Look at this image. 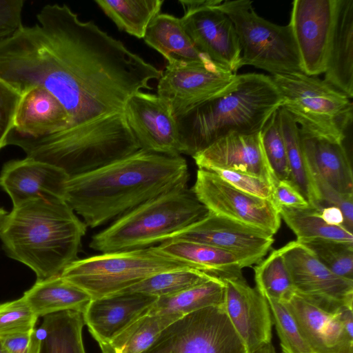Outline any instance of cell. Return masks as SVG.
I'll return each mask as SVG.
<instances>
[{
    "mask_svg": "<svg viewBox=\"0 0 353 353\" xmlns=\"http://www.w3.org/2000/svg\"><path fill=\"white\" fill-rule=\"evenodd\" d=\"M37 23L0 40V78L21 94L42 86L67 111L68 129L123 112L161 72L67 5L44 6ZM67 130V129H66Z\"/></svg>",
    "mask_w": 353,
    "mask_h": 353,
    "instance_id": "1",
    "label": "cell"
},
{
    "mask_svg": "<svg viewBox=\"0 0 353 353\" xmlns=\"http://www.w3.org/2000/svg\"><path fill=\"white\" fill-rule=\"evenodd\" d=\"M186 161L139 150L94 170L69 178L64 199L92 228L116 220L139 205L187 187Z\"/></svg>",
    "mask_w": 353,
    "mask_h": 353,
    "instance_id": "2",
    "label": "cell"
},
{
    "mask_svg": "<svg viewBox=\"0 0 353 353\" xmlns=\"http://www.w3.org/2000/svg\"><path fill=\"white\" fill-rule=\"evenodd\" d=\"M86 228L65 199L39 198L7 212L0 239L7 255L30 268L39 281L60 275L77 259Z\"/></svg>",
    "mask_w": 353,
    "mask_h": 353,
    "instance_id": "3",
    "label": "cell"
},
{
    "mask_svg": "<svg viewBox=\"0 0 353 353\" xmlns=\"http://www.w3.org/2000/svg\"><path fill=\"white\" fill-rule=\"evenodd\" d=\"M282 102L270 76L236 74L224 90L176 117L183 154L192 157L232 132H260Z\"/></svg>",
    "mask_w": 353,
    "mask_h": 353,
    "instance_id": "4",
    "label": "cell"
},
{
    "mask_svg": "<svg viewBox=\"0 0 353 353\" xmlns=\"http://www.w3.org/2000/svg\"><path fill=\"white\" fill-rule=\"evenodd\" d=\"M15 145L26 157L56 165L70 177L94 170L140 150L123 112Z\"/></svg>",
    "mask_w": 353,
    "mask_h": 353,
    "instance_id": "5",
    "label": "cell"
},
{
    "mask_svg": "<svg viewBox=\"0 0 353 353\" xmlns=\"http://www.w3.org/2000/svg\"><path fill=\"white\" fill-rule=\"evenodd\" d=\"M208 210L188 187L154 198L93 235L90 248L101 253L159 244L204 218Z\"/></svg>",
    "mask_w": 353,
    "mask_h": 353,
    "instance_id": "6",
    "label": "cell"
},
{
    "mask_svg": "<svg viewBox=\"0 0 353 353\" xmlns=\"http://www.w3.org/2000/svg\"><path fill=\"white\" fill-rule=\"evenodd\" d=\"M183 268H194L156 245L77 259L61 276L95 299L120 293L156 274Z\"/></svg>",
    "mask_w": 353,
    "mask_h": 353,
    "instance_id": "7",
    "label": "cell"
},
{
    "mask_svg": "<svg viewBox=\"0 0 353 353\" xmlns=\"http://www.w3.org/2000/svg\"><path fill=\"white\" fill-rule=\"evenodd\" d=\"M271 77L281 96V107L300 128L344 141L352 122L351 98L316 76L295 73Z\"/></svg>",
    "mask_w": 353,
    "mask_h": 353,
    "instance_id": "8",
    "label": "cell"
},
{
    "mask_svg": "<svg viewBox=\"0 0 353 353\" xmlns=\"http://www.w3.org/2000/svg\"><path fill=\"white\" fill-rule=\"evenodd\" d=\"M218 7L237 33L241 49L239 68L252 65L272 75L303 73L289 24L279 26L259 16L249 0L222 1Z\"/></svg>",
    "mask_w": 353,
    "mask_h": 353,
    "instance_id": "9",
    "label": "cell"
},
{
    "mask_svg": "<svg viewBox=\"0 0 353 353\" xmlns=\"http://www.w3.org/2000/svg\"><path fill=\"white\" fill-rule=\"evenodd\" d=\"M143 353H248L225 311L210 306L183 316Z\"/></svg>",
    "mask_w": 353,
    "mask_h": 353,
    "instance_id": "10",
    "label": "cell"
},
{
    "mask_svg": "<svg viewBox=\"0 0 353 353\" xmlns=\"http://www.w3.org/2000/svg\"><path fill=\"white\" fill-rule=\"evenodd\" d=\"M191 190L208 211L216 214L272 236L280 228L281 218L272 201L243 192L213 172L199 168Z\"/></svg>",
    "mask_w": 353,
    "mask_h": 353,
    "instance_id": "11",
    "label": "cell"
},
{
    "mask_svg": "<svg viewBox=\"0 0 353 353\" xmlns=\"http://www.w3.org/2000/svg\"><path fill=\"white\" fill-rule=\"evenodd\" d=\"M236 76L211 60L168 63L159 79L157 94L176 118L224 90Z\"/></svg>",
    "mask_w": 353,
    "mask_h": 353,
    "instance_id": "12",
    "label": "cell"
},
{
    "mask_svg": "<svg viewBox=\"0 0 353 353\" xmlns=\"http://www.w3.org/2000/svg\"><path fill=\"white\" fill-rule=\"evenodd\" d=\"M279 250L297 292L325 310L353 307V280L333 273L297 241L289 242Z\"/></svg>",
    "mask_w": 353,
    "mask_h": 353,
    "instance_id": "13",
    "label": "cell"
},
{
    "mask_svg": "<svg viewBox=\"0 0 353 353\" xmlns=\"http://www.w3.org/2000/svg\"><path fill=\"white\" fill-rule=\"evenodd\" d=\"M123 114L141 150L168 156H181L176 118L158 94L139 91L126 101Z\"/></svg>",
    "mask_w": 353,
    "mask_h": 353,
    "instance_id": "14",
    "label": "cell"
},
{
    "mask_svg": "<svg viewBox=\"0 0 353 353\" xmlns=\"http://www.w3.org/2000/svg\"><path fill=\"white\" fill-rule=\"evenodd\" d=\"M170 239L196 242L222 249L239 257L245 267L261 261L274 243L273 236L261 230L210 211L204 218Z\"/></svg>",
    "mask_w": 353,
    "mask_h": 353,
    "instance_id": "15",
    "label": "cell"
},
{
    "mask_svg": "<svg viewBox=\"0 0 353 353\" xmlns=\"http://www.w3.org/2000/svg\"><path fill=\"white\" fill-rule=\"evenodd\" d=\"M222 1L211 0L205 6L184 12L180 19L199 52L236 73L241 49L232 21L218 7Z\"/></svg>",
    "mask_w": 353,
    "mask_h": 353,
    "instance_id": "16",
    "label": "cell"
},
{
    "mask_svg": "<svg viewBox=\"0 0 353 353\" xmlns=\"http://www.w3.org/2000/svg\"><path fill=\"white\" fill-rule=\"evenodd\" d=\"M336 0H295L289 25L299 50L303 73H324L332 34Z\"/></svg>",
    "mask_w": 353,
    "mask_h": 353,
    "instance_id": "17",
    "label": "cell"
},
{
    "mask_svg": "<svg viewBox=\"0 0 353 353\" xmlns=\"http://www.w3.org/2000/svg\"><path fill=\"white\" fill-rule=\"evenodd\" d=\"M225 311L248 353L272 342V318L266 299L243 275L221 279Z\"/></svg>",
    "mask_w": 353,
    "mask_h": 353,
    "instance_id": "18",
    "label": "cell"
},
{
    "mask_svg": "<svg viewBox=\"0 0 353 353\" xmlns=\"http://www.w3.org/2000/svg\"><path fill=\"white\" fill-rule=\"evenodd\" d=\"M282 302L313 353H353V337L347 334L343 321L345 306L325 310L296 290Z\"/></svg>",
    "mask_w": 353,
    "mask_h": 353,
    "instance_id": "19",
    "label": "cell"
},
{
    "mask_svg": "<svg viewBox=\"0 0 353 353\" xmlns=\"http://www.w3.org/2000/svg\"><path fill=\"white\" fill-rule=\"evenodd\" d=\"M192 158L199 169L237 171L261 178L273 186L277 181L266 159L260 132L230 133Z\"/></svg>",
    "mask_w": 353,
    "mask_h": 353,
    "instance_id": "20",
    "label": "cell"
},
{
    "mask_svg": "<svg viewBox=\"0 0 353 353\" xmlns=\"http://www.w3.org/2000/svg\"><path fill=\"white\" fill-rule=\"evenodd\" d=\"M70 176L62 169L26 157L6 162L0 172V187L13 206L26 201L45 198L64 199Z\"/></svg>",
    "mask_w": 353,
    "mask_h": 353,
    "instance_id": "21",
    "label": "cell"
},
{
    "mask_svg": "<svg viewBox=\"0 0 353 353\" xmlns=\"http://www.w3.org/2000/svg\"><path fill=\"white\" fill-rule=\"evenodd\" d=\"M70 117L47 89L35 85L22 94L7 145L43 139L69 128Z\"/></svg>",
    "mask_w": 353,
    "mask_h": 353,
    "instance_id": "22",
    "label": "cell"
},
{
    "mask_svg": "<svg viewBox=\"0 0 353 353\" xmlns=\"http://www.w3.org/2000/svg\"><path fill=\"white\" fill-rule=\"evenodd\" d=\"M158 298L121 293L92 299L83 312L85 325L102 352L137 320L147 314Z\"/></svg>",
    "mask_w": 353,
    "mask_h": 353,
    "instance_id": "23",
    "label": "cell"
},
{
    "mask_svg": "<svg viewBox=\"0 0 353 353\" xmlns=\"http://www.w3.org/2000/svg\"><path fill=\"white\" fill-rule=\"evenodd\" d=\"M301 144L310 172L335 190L353 194L352 170L343 141L319 136L299 128Z\"/></svg>",
    "mask_w": 353,
    "mask_h": 353,
    "instance_id": "24",
    "label": "cell"
},
{
    "mask_svg": "<svg viewBox=\"0 0 353 353\" xmlns=\"http://www.w3.org/2000/svg\"><path fill=\"white\" fill-rule=\"evenodd\" d=\"M324 81L353 97V0H336Z\"/></svg>",
    "mask_w": 353,
    "mask_h": 353,
    "instance_id": "25",
    "label": "cell"
},
{
    "mask_svg": "<svg viewBox=\"0 0 353 353\" xmlns=\"http://www.w3.org/2000/svg\"><path fill=\"white\" fill-rule=\"evenodd\" d=\"M157 248L165 254L220 279L243 275V261L235 254L209 245L168 239Z\"/></svg>",
    "mask_w": 353,
    "mask_h": 353,
    "instance_id": "26",
    "label": "cell"
},
{
    "mask_svg": "<svg viewBox=\"0 0 353 353\" xmlns=\"http://www.w3.org/2000/svg\"><path fill=\"white\" fill-rule=\"evenodd\" d=\"M22 297L38 318L69 310L83 313L92 300L87 292L61 274L37 280Z\"/></svg>",
    "mask_w": 353,
    "mask_h": 353,
    "instance_id": "27",
    "label": "cell"
},
{
    "mask_svg": "<svg viewBox=\"0 0 353 353\" xmlns=\"http://www.w3.org/2000/svg\"><path fill=\"white\" fill-rule=\"evenodd\" d=\"M144 41L167 60L168 63L204 62L210 60L199 52L185 30L180 18L159 14L148 26Z\"/></svg>",
    "mask_w": 353,
    "mask_h": 353,
    "instance_id": "28",
    "label": "cell"
},
{
    "mask_svg": "<svg viewBox=\"0 0 353 353\" xmlns=\"http://www.w3.org/2000/svg\"><path fill=\"white\" fill-rule=\"evenodd\" d=\"M83 313L64 311L43 317L37 328L40 336L39 353H86L83 341Z\"/></svg>",
    "mask_w": 353,
    "mask_h": 353,
    "instance_id": "29",
    "label": "cell"
},
{
    "mask_svg": "<svg viewBox=\"0 0 353 353\" xmlns=\"http://www.w3.org/2000/svg\"><path fill=\"white\" fill-rule=\"evenodd\" d=\"M279 114L287 151L290 181L302 194L310 207L319 209L321 205L301 147L299 127L283 108H279Z\"/></svg>",
    "mask_w": 353,
    "mask_h": 353,
    "instance_id": "30",
    "label": "cell"
},
{
    "mask_svg": "<svg viewBox=\"0 0 353 353\" xmlns=\"http://www.w3.org/2000/svg\"><path fill=\"white\" fill-rule=\"evenodd\" d=\"M225 285L216 277L175 294L159 297L148 314L182 316L210 307L224 305Z\"/></svg>",
    "mask_w": 353,
    "mask_h": 353,
    "instance_id": "31",
    "label": "cell"
},
{
    "mask_svg": "<svg viewBox=\"0 0 353 353\" xmlns=\"http://www.w3.org/2000/svg\"><path fill=\"white\" fill-rule=\"evenodd\" d=\"M120 30L139 39L144 37L163 0H97L94 1Z\"/></svg>",
    "mask_w": 353,
    "mask_h": 353,
    "instance_id": "32",
    "label": "cell"
},
{
    "mask_svg": "<svg viewBox=\"0 0 353 353\" xmlns=\"http://www.w3.org/2000/svg\"><path fill=\"white\" fill-rule=\"evenodd\" d=\"M281 218L292 230L298 242L323 239L353 243L352 233L343 226L327 223L319 209L310 206L304 208H278Z\"/></svg>",
    "mask_w": 353,
    "mask_h": 353,
    "instance_id": "33",
    "label": "cell"
},
{
    "mask_svg": "<svg viewBox=\"0 0 353 353\" xmlns=\"http://www.w3.org/2000/svg\"><path fill=\"white\" fill-rule=\"evenodd\" d=\"M182 316L177 314L148 313L117 336L104 352L143 353L165 328Z\"/></svg>",
    "mask_w": 353,
    "mask_h": 353,
    "instance_id": "34",
    "label": "cell"
},
{
    "mask_svg": "<svg viewBox=\"0 0 353 353\" xmlns=\"http://www.w3.org/2000/svg\"><path fill=\"white\" fill-rule=\"evenodd\" d=\"M214 278L216 276L194 268L169 270L152 275L118 294L141 293L159 298L175 294Z\"/></svg>",
    "mask_w": 353,
    "mask_h": 353,
    "instance_id": "35",
    "label": "cell"
},
{
    "mask_svg": "<svg viewBox=\"0 0 353 353\" xmlns=\"http://www.w3.org/2000/svg\"><path fill=\"white\" fill-rule=\"evenodd\" d=\"M254 271L256 288L265 298L283 301L295 291L279 249L257 263Z\"/></svg>",
    "mask_w": 353,
    "mask_h": 353,
    "instance_id": "36",
    "label": "cell"
},
{
    "mask_svg": "<svg viewBox=\"0 0 353 353\" xmlns=\"http://www.w3.org/2000/svg\"><path fill=\"white\" fill-rule=\"evenodd\" d=\"M299 243L333 273L353 280V243L323 239Z\"/></svg>",
    "mask_w": 353,
    "mask_h": 353,
    "instance_id": "37",
    "label": "cell"
},
{
    "mask_svg": "<svg viewBox=\"0 0 353 353\" xmlns=\"http://www.w3.org/2000/svg\"><path fill=\"white\" fill-rule=\"evenodd\" d=\"M261 141L268 163L277 181H290L286 148L281 130L279 109L260 131Z\"/></svg>",
    "mask_w": 353,
    "mask_h": 353,
    "instance_id": "38",
    "label": "cell"
},
{
    "mask_svg": "<svg viewBox=\"0 0 353 353\" xmlns=\"http://www.w3.org/2000/svg\"><path fill=\"white\" fill-rule=\"evenodd\" d=\"M280 341L282 353H313L301 336L294 319L285 305L265 298Z\"/></svg>",
    "mask_w": 353,
    "mask_h": 353,
    "instance_id": "39",
    "label": "cell"
},
{
    "mask_svg": "<svg viewBox=\"0 0 353 353\" xmlns=\"http://www.w3.org/2000/svg\"><path fill=\"white\" fill-rule=\"evenodd\" d=\"M38 319L22 296L1 303L0 338L32 330Z\"/></svg>",
    "mask_w": 353,
    "mask_h": 353,
    "instance_id": "40",
    "label": "cell"
},
{
    "mask_svg": "<svg viewBox=\"0 0 353 353\" xmlns=\"http://www.w3.org/2000/svg\"><path fill=\"white\" fill-rule=\"evenodd\" d=\"M209 171L214 172L225 182L243 192L274 203L273 185L261 178L228 170L214 169Z\"/></svg>",
    "mask_w": 353,
    "mask_h": 353,
    "instance_id": "41",
    "label": "cell"
},
{
    "mask_svg": "<svg viewBox=\"0 0 353 353\" xmlns=\"http://www.w3.org/2000/svg\"><path fill=\"white\" fill-rule=\"evenodd\" d=\"M21 94L0 78V150L7 146Z\"/></svg>",
    "mask_w": 353,
    "mask_h": 353,
    "instance_id": "42",
    "label": "cell"
},
{
    "mask_svg": "<svg viewBox=\"0 0 353 353\" xmlns=\"http://www.w3.org/2000/svg\"><path fill=\"white\" fill-rule=\"evenodd\" d=\"M321 206L330 205L339 208L344 216L345 228L352 233L353 194L341 193L318 176L311 174Z\"/></svg>",
    "mask_w": 353,
    "mask_h": 353,
    "instance_id": "43",
    "label": "cell"
},
{
    "mask_svg": "<svg viewBox=\"0 0 353 353\" xmlns=\"http://www.w3.org/2000/svg\"><path fill=\"white\" fill-rule=\"evenodd\" d=\"M23 0H0V40L13 34L22 26Z\"/></svg>",
    "mask_w": 353,
    "mask_h": 353,
    "instance_id": "44",
    "label": "cell"
},
{
    "mask_svg": "<svg viewBox=\"0 0 353 353\" xmlns=\"http://www.w3.org/2000/svg\"><path fill=\"white\" fill-rule=\"evenodd\" d=\"M274 203L280 206L292 208H304L309 203L290 181H276L273 186Z\"/></svg>",
    "mask_w": 353,
    "mask_h": 353,
    "instance_id": "45",
    "label": "cell"
},
{
    "mask_svg": "<svg viewBox=\"0 0 353 353\" xmlns=\"http://www.w3.org/2000/svg\"><path fill=\"white\" fill-rule=\"evenodd\" d=\"M8 353H39L40 336L38 329L0 338Z\"/></svg>",
    "mask_w": 353,
    "mask_h": 353,
    "instance_id": "46",
    "label": "cell"
},
{
    "mask_svg": "<svg viewBox=\"0 0 353 353\" xmlns=\"http://www.w3.org/2000/svg\"><path fill=\"white\" fill-rule=\"evenodd\" d=\"M319 210L321 218L327 223L345 228L344 216L339 208L330 205H323Z\"/></svg>",
    "mask_w": 353,
    "mask_h": 353,
    "instance_id": "47",
    "label": "cell"
},
{
    "mask_svg": "<svg viewBox=\"0 0 353 353\" xmlns=\"http://www.w3.org/2000/svg\"><path fill=\"white\" fill-rule=\"evenodd\" d=\"M252 353H277L272 342L268 343Z\"/></svg>",
    "mask_w": 353,
    "mask_h": 353,
    "instance_id": "48",
    "label": "cell"
},
{
    "mask_svg": "<svg viewBox=\"0 0 353 353\" xmlns=\"http://www.w3.org/2000/svg\"><path fill=\"white\" fill-rule=\"evenodd\" d=\"M6 214L7 212L3 208L0 207V225Z\"/></svg>",
    "mask_w": 353,
    "mask_h": 353,
    "instance_id": "49",
    "label": "cell"
},
{
    "mask_svg": "<svg viewBox=\"0 0 353 353\" xmlns=\"http://www.w3.org/2000/svg\"><path fill=\"white\" fill-rule=\"evenodd\" d=\"M0 353H8L0 341Z\"/></svg>",
    "mask_w": 353,
    "mask_h": 353,
    "instance_id": "50",
    "label": "cell"
},
{
    "mask_svg": "<svg viewBox=\"0 0 353 353\" xmlns=\"http://www.w3.org/2000/svg\"><path fill=\"white\" fill-rule=\"evenodd\" d=\"M103 353H108V352H103Z\"/></svg>",
    "mask_w": 353,
    "mask_h": 353,
    "instance_id": "51",
    "label": "cell"
}]
</instances>
